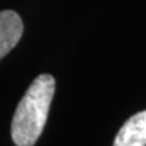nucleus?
<instances>
[{
    "mask_svg": "<svg viewBox=\"0 0 146 146\" xmlns=\"http://www.w3.org/2000/svg\"><path fill=\"white\" fill-rule=\"evenodd\" d=\"M56 89L52 74H39L31 83L15 110L11 137L16 146H34L46 125Z\"/></svg>",
    "mask_w": 146,
    "mask_h": 146,
    "instance_id": "obj_1",
    "label": "nucleus"
},
{
    "mask_svg": "<svg viewBox=\"0 0 146 146\" xmlns=\"http://www.w3.org/2000/svg\"><path fill=\"white\" fill-rule=\"evenodd\" d=\"M23 35V22L15 11H0V60L18 45Z\"/></svg>",
    "mask_w": 146,
    "mask_h": 146,
    "instance_id": "obj_2",
    "label": "nucleus"
},
{
    "mask_svg": "<svg viewBox=\"0 0 146 146\" xmlns=\"http://www.w3.org/2000/svg\"><path fill=\"white\" fill-rule=\"evenodd\" d=\"M114 146H146V110L126 120L115 137Z\"/></svg>",
    "mask_w": 146,
    "mask_h": 146,
    "instance_id": "obj_3",
    "label": "nucleus"
}]
</instances>
